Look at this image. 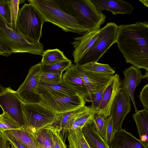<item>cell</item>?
<instances>
[{"instance_id": "cell-10", "label": "cell", "mask_w": 148, "mask_h": 148, "mask_svg": "<svg viewBox=\"0 0 148 148\" xmlns=\"http://www.w3.org/2000/svg\"><path fill=\"white\" fill-rule=\"evenodd\" d=\"M42 71L40 63L31 67L25 79L16 91L24 103H38L37 89Z\"/></svg>"}, {"instance_id": "cell-11", "label": "cell", "mask_w": 148, "mask_h": 148, "mask_svg": "<svg viewBox=\"0 0 148 148\" xmlns=\"http://www.w3.org/2000/svg\"><path fill=\"white\" fill-rule=\"evenodd\" d=\"M131 109V99L126 92L121 89L115 98L110 111L116 133L122 128L124 119Z\"/></svg>"}, {"instance_id": "cell-40", "label": "cell", "mask_w": 148, "mask_h": 148, "mask_svg": "<svg viewBox=\"0 0 148 148\" xmlns=\"http://www.w3.org/2000/svg\"><path fill=\"white\" fill-rule=\"evenodd\" d=\"M12 53L11 51L0 40V55L9 56Z\"/></svg>"}, {"instance_id": "cell-36", "label": "cell", "mask_w": 148, "mask_h": 148, "mask_svg": "<svg viewBox=\"0 0 148 148\" xmlns=\"http://www.w3.org/2000/svg\"><path fill=\"white\" fill-rule=\"evenodd\" d=\"M110 81L101 89L92 95L91 96V102L92 103L90 106L94 110L97 111V112L98 110L103 93Z\"/></svg>"}, {"instance_id": "cell-18", "label": "cell", "mask_w": 148, "mask_h": 148, "mask_svg": "<svg viewBox=\"0 0 148 148\" xmlns=\"http://www.w3.org/2000/svg\"><path fill=\"white\" fill-rule=\"evenodd\" d=\"M78 66L80 73L88 89L90 98L92 95L98 91L108 82L114 75L108 76L85 72Z\"/></svg>"}, {"instance_id": "cell-4", "label": "cell", "mask_w": 148, "mask_h": 148, "mask_svg": "<svg viewBox=\"0 0 148 148\" xmlns=\"http://www.w3.org/2000/svg\"><path fill=\"white\" fill-rule=\"evenodd\" d=\"M44 22L41 14L34 6L25 3L19 11L16 24V31L30 40L39 42Z\"/></svg>"}, {"instance_id": "cell-20", "label": "cell", "mask_w": 148, "mask_h": 148, "mask_svg": "<svg viewBox=\"0 0 148 148\" xmlns=\"http://www.w3.org/2000/svg\"><path fill=\"white\" fill-rule=\"evenodd\" d=\"M136 122L141 141L148 147V110L144 109L132 115Z\"/></svg>"}, {"instance_id": "cell-35", "label": "cell", "mask_w": 148, "mask_h": 148, "mask_svg": "<svg viewBox=\"0 0 148 148\" xmlns=\"http://www.w3.org/2000/svg\"><path fill=\"white\" fill-rule=\"evenodd\" d=\"M10 9L11 19V28L14 31H16V24L17 17L19 11V5L22 1L20 0H8Z\"/></svg>"}, {"instance_id": "cell-5", "label": "cell", "mask_w": 148, "mask_h": 148, "mask_svg": "<svg viewBox=\"0 0 148 148\" xmlns=\"http://www.w3.org/2000/svg\"><path fill=\"white\" fill-rule=\"evenodd\" d=\"M38 103L57 114L73 111L85 106L83 97L78 94L69 96L45 91L37 92Z\"/></svg>"}, {"instance_id": "cell-13", "label": "cell", "mask_w": 148, "mask_h": 148, "mask_svg": "<svg viewBox=\"0 0 148 148\" xmlns=\"http://www.w3.org/2000/svg\"><path fill=\"white\" fill-rule=\"evenodd\" d=\"M62 75L63 81L75 90L85 102H91L90 95L80 73L79 66L71 64Z\"/></svg>"}, {"instance_id": "cell-26", "label": "cell", "mask_w": 148, "mask_h": 148, "mask_svg": "<svg viewBox=\"0 0 148 148\" xmlns=\"http://www.w3.org/2000/svg\"><path fill=\"white\" fill-rule=\"evenodd\" d=\"M40 148H54L50 130L47 127L40 129L32 135Z\"/></svg>"}, {"instance_id": "cell-28", "label": "cell", "mask_w": 148, "mask_h": 148, "mask_svg": "<svg viewBox=\"0 0 148 148\" xmlns=\"http://www.w3.org/2000/svg\"><path fill=\"white\" fill-rule=\"evenodd\" d=\"M71 64V60L69 59L51 64H41L42 71L55 73L62 76L63 72Z\"/></svg>"}, {"instance_id": "cell-33", "label": "cell", "mask_w": 148, "mask_h": 148, "mask_svg": "<svg viewBox=\"0 0 148 148\" xmlns=\"http://www.w3.org/2000/svg\"><path fill=\"white\" fill-rule=\"evenodd\" d=\"M106 119L104 116L96 114L92 122V125L95 131L102 137L104 134Z\"/></svg>"}, {"instance_id": "cell-3", "label": "cell", "mask_w": 148, "mask_h": 148, "mask_svg": "<svg viewBox=\"0 0 148 148\" xmlns=\"http://www.w3.org/2000/svg\"><path fill=\"white\" fill-rule=\"evenodd\" d=\"M28 2L38 10L44 22H50L66 32L80 35L86 33L75 18L61 10L51 0H30Z\"/></svg>"}, {"instance_id": "cell-29", "label": "cell", "mask_w": 148, "mask_h": 148, "mask_svg": "<svg viewBox=\"0 0 148 148\" xmlns=\"http://www.w3.org/2000/svg\"><path fill=\"white\" fill-rule=\"evenodd\" d=\"M51 130L54 148H67L64 138L61 134L60 131L56 126L47 127Z\"/></svg>"}, {"instance_id": "cell-41", "label": "cell", "mask_w": 148, "mask_h": 148, "mask_svg": "<svg viewBox=\"0 0 148 148\" xmlns=\"http://www.w3.org/2000/svg\"><path fill=\"white\" fill-rule=\"evenodd\" d=\"M139 1L142 3L144 5L147 7H148V0H139Z\"/></svg>"}, {"instance_id": "cell-16", "label": "cell", "mask_w": 148, "mask_h": 148, "mask_svg": "<svg viewBox=\"0 0 148 148\" xmlns=\"http://www.w3.org/2000/svg\"><path fill=\"white\" fill-rule=\"evenodd\" d=\"M99 10H107L113 15L130 14L134 8L129 3L122 0H90Z\"/></svg>"}, {"instance_id": "cell-1", "label": "cell", "mask_w": 148, "mask_h": 148, "mask_svg": "<svg viewBox=\"0 0 148 148\" xmlns=\"http://www.w3.org/2000/svg\"><path fill=\"white\" fill-rule=\"evenodd\" d=\"M116 43L127 63L148 72L147 22L118 26Z\"/></svg>"}, {"instance_id": "cell-19", "label": "cell", "mask_w": 148, "mask_h": 148, "mask_svg": "<svg viewBox=\"0 0 148 148\" xmlns=\"http://www.w3.org/2000/svg\"><path fill=\"white\" fill-rule=\"evenodd\" d=\"M97 113L90 106L85 105L77 110L73 116L71 130L80 128L91 124Z\"/></svg>"}, {"instance_id": "cell-12", "label": "cell", "mask_w": 148, "mask_h": 148, "mask_svg": "<svg viewBox=\"0 0 148 148\" xmlns=\"http://www.w3.org/2000/svg\"><path fill=\"white\" fill-rule=\"evenodd\" d=\"M121 86L119 75H114L103 93L97 114L103 115L106 119L110 116L111 107L115 98L121 89Z\"/></svg>"}, {"instance_id": "cell-25", "label": "cell", "mask_w": 148, "mask_h": 148, "mask_svg": "<svg viewBox=\"0 0 148 148\" xmlns=\"http://www.w3.org/2000/svg\"><path fill=\"white\" fill-rule=\"evenodd\" d=\"M67 133L69 148H90L85 139L82 129L71 130Z\"/></svg>"}, {"instance_id": "cell-14", "label": "cell", "mask_w": 148, "mask_h": 148, "mask_svg": "<svg viewBox=\"0 0 148 148\" xmlns=\"http://www.w3.org/2000/svg\"><path fill=\"white\" fill-rule=\"evenodd\" d=\"M124 77L121 81V89L129 96L133 104L135 112L138 110L134 99L136 87L140 83L143 75L140 69L131 66L123 71Z\"/></svg>"}, {"instance_id": "cell-23", "label": "cell", "mask_w": 148, "mask_h": 148, "mask_svg": "<svg viewBox=\"0 0 148 148\" xmlns=\"http://www.w3.org/2000/svg\"><path fill=\"white\" fill-rule=\"evenodd\" d=\"M37 90V92L38 91H45L62 93L69 96L78 94L75 90L63 81L56 84H46L39 82Z\"/></svg>"}, {"instance_id": "cell-34", "label": "cell", "mask_w": 148, "mask_h": 148, "mask_svg": "<svg viewBox=\"0 0 148 148\" xmlns=\"http://www.w3.org/2000/svg\"><path fill=\"white\" fill-rule=\"evenodd\" d=\"M0 15L7 25L11 28V12L8 0L0 1Z\"/></svg>"}, {"instance_id": "cell-27", "label": "cell", "mask_w": 148, "mask_h": 148, "mask_svg": "<svg viewBox=\"0 0 148 148\" xmlns=\"http://www.w3.org/2000/svg\"><path fill=\"white\" fill-rule=\"evenodd\" d=\"M41 64L49 65L54 64L68 59L63 52L59 49H48L44 51L42 55Z\"/></svg>"}, {"instance_id": "cell-21", "label": "cell", "mask_w": 148, "mask_h": 148, "mask_svg": "<svg viewBox=\"0 0 148 148\" xmlns=\"http://www.w3.org/2000/svg\"><path fill=\"white\" fill-rule=\"evenodd\" d=\"M82 131L90 148H110L103 138L95 131L92 124L83 127Z\"/></svg>"}, {"instance_id": "cell-6", "label": "cell", "mask_w": 148, "mask_h": 148, "mask_svg": "<svg viewBox=\"0 0 148 148\" xmlns=\"http://www.w3.org/2000/svg\"><path fill=\"white\" fill-rule=\"evenodd\" d=\"M0 40L13 53H28L42 55L44 51L42 44L27 39L6 24L0 15Z\"/></svg>"}, {"instance_id": "cell-7", "label": "cell", "mask_w": 148, "mask_h": 148, "mask_svg": "<svg viewBox=\"0 0 148 148\" xmlns=\"http://www.w3.org/2000/svg\"><path fill=\"white\" fill-rule=\"evenodd\" d=\"M22 110L25 127L22 128L32 135L40 128L53 125L58 115L38 103H23Z\"/></svg>"}, {"instance_id": "cell-38", "label": "cell", "mask_w": 148, "mask_h": 148, "mask_svg": "<svg viewBox=\"0 0 148 148\" xmlns=\"http://www.w3.org/2000/svg\"><path fill=\"white\" fill-rule=\"evenodd\" d=\"M2 132L6 138L10 145H12L14 148H27L18 140L4 131Z\"/></svg>"}, {"instance_id": "cell-39", "label": "cell", "mask_w": 148, "mask_h": 148, "mask_svg": "<svg viewBox=\"0 0 148 148\" xmlns=\"http://www.w3.org/2000/svg\"><path fill=\"white\" fill-rule=\"evenodd\" d=\"M9 142L2 132H0V148H10Z\"/></svg>"}, {"instance_id": "cell-2", "label": "cell", "mask_w": 148, "mask_h": 148, "mask_svg": "<svg viewBox=\"0 0 148 148\" xmlns=\"http://www.w3.org/2000/svg\"><path fill=\"white\" fill-rule=\"evenodd\" d=\"M61 10L75 18L86 33L100 29L105 15L90 0H51Z\"/></svg>"}, {"instance_id": "cell-22", "label": "cell", "mask_w": 148, "mask_h": 148, "mask_svg": "<svg viewBox=\"0 0 148 148\" xmlns=\"http://www.w3.org/2000/svg\"><path fill=\"white\" fill-rule=\"evenodd\" d=\"M4 131L18 140L27 148H40L38 143L33 136L22 128Z\"/></svg>"}, {"instance_id": "cell-17", "label": "cell", "mask_w": 148, "mask_h": 148, "mask_svg": "<svg viewBox=\"0 0 148 148\" xmlns=\"http://www.w3.org/2000/svg\"><path fill=\"white\" fill-rule=\"evenodd\" d=\"M110 148H148L130 133L121 128L117 131Z\"/></svg>"}, {"instance_id": "cell-9", "label": "cell", "mask_w": 148, "mask_h": 148, "mask_svg": "<svg viewBox=\"0 0 148 148\" xmlns=\"http://www.w3.org/2000/svg\"><path fill=\"white\" fill-rule=\"evenodd\" d=\"M23 103L16 91L10 87L6 88L0 84V106L3 113L22 128L25 127L22 110Z\"/></svg>"}, {"instance_id": "cell-30", "label": "cell", "mask_w": 148, "mask_h": 148, "mask_svg": "<svg viewBox=\"0 0 148 148\" xmlns=\"http://www.w3.org/2000/svg\"><path fill=\"white\" fill-rule=\"evenodd\" d=\"M21 128L22 127L5 114L3 113L0 114V132Z\"/></svg>"}, {"instance_id": "cell-31", "label": "cell", "mask_w": 148, "mask_h": 148, "mask_svg": "<svg viewBox=\"0 0 148 148\" xmlns=\"http://www.w3.org/2000/svg\"><path fill=\"white\" fill-rule=\"evenodd\" d=\"M116 132L114 122L111 115L106 119L105 127L103 138L110 145L112 141Z\"/></svg>"}, {"instance_id": "cell-32", "label": "cell", "mask_w": 148, "mask_h": 148, "mask_svg": "<svg viewBox=\"0 0 148 148\" xmlns=\"http://www.w3.org/2000/svg\"><path fill=\"white\" fill-rule=\"evenodd\" d=\"M63 81L62 76L50 72L42 71L40 75L39 82L46 84H56Z\"/></svg>"}, {"instance_id": "cell-8", "label": "cell", "mask_w": 148, "mask_h": 148, "mask_svg": "<svg viewBox=\"0 0 148 148\" xmlns=\"http://www.w3.org/2000/svg\"><path fill=\"white\" fill-rule=\"evenodd\" d=\"M118 27L115 23L111 22L101 28L98 38L77 64L80 66L97 62L112 45L116 43Z\"/></svg>"}, {"instance_id": "cell-24", "label": "cell", "mask_w": 148, "mask_h": 148, "mask_svg": "<svg viewBox=\"0 0 148 148\" xmlns=\"http://www.w3.org/2000/svg\"><path fill=\"white\" fill-rule=\"evenodd\" d=\"M79 66L84 72L96 74L110 76L114 75L115 72L109 64L97 62L87 63Z\"/></svg>"}, {"instance_id": "cell-15", "label": "cell", "mask_w": 148, "mask_h": 148, "mask_svg": "<svg viewBox=\"0 0 148 148\" xmlns=\"http://www.w3.org/2000/svg\"><path fill=\"white\" fill-rule=\"evenodd\" d=\"M101 28L87 32L82 36L74 38L71 43L75 50L72 53L74 62L77 64L82 57L88 51L98 38Z\"/></svg>"}, {"instance_id": "cell-37", "label": "cell", "mask_w": 148, "mask_h": 148, "mask_svg": "<svg viewBox=\"0 0 148 148\" xmlns=\"http://www.w3.org/2000/svg\"><path fill=\"white\" fill-rule=\"evenodd\" d=\"M139 98L144 109L148 110V84H147L143 88L140 93Z\"/></svg>"}]
</instances>
